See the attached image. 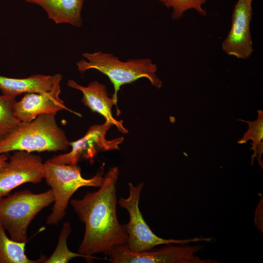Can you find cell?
Here are the masks:
<instances>
[{
	"label": "cell",
	"mask_w": 263,
	"mask_h": 263,
	"mask_svg": "<svg viewBox=\"0 0 263 263\" xmlns=\"http://www.w3.org/2000/svg\"><path fill=\"white\" fill-rule=\"evenodd\" d=\"M55 116L43 114L29 122L20 121L11 132L0 140V154L10 151H58L70 146Z\"/></svg>",
	"instance_id": "7a4b0ae2"
},
{
	"label": "cell",
	"mask_w": 263,
	"mask_h": 263,
	"mask_svg": "<svg viewBox=\"0 0 263 263\" xmlns=\"http://www.w3.org/2000/svg\"><path fill=\"white\" fill-rule=\"evenodd\" d=\"M42 7L48 18L57 24L67 23L80 27L84 0H25Z\"/></svg>",
	"instance_id": "4fadbf2b"
},
{
	"label": "cell",
	"mask_w": 263,
	"mask_h": 263,
	"mask_svg": "<svg viewBox=\"0 0 263 263\" xmlns=\"http://www.w3.org/2000/svg\"><path fill=\"white\" fill-rule=\"evenodd\" d=\"M55 201L50 188L34 193L23 190L0 199V223L13 240L27 243V229L35 216Z\"/></svg>",
	"instance_id": "277c9868"
},
{
	"label": "cell",
	"mask_w": 263,
	"mask_h": 263,
	"mask_svg": "<svg viewBox=\"0 0 263 263\" xmlns=\"http://www.w3.org/2000/svg\"><path fill=\"white\" fill-rule=\"evenodd\" d=\"M41 157L23 150L15 151L0 167V199L21 185L39 183L44 178Z\"/></svg>",
	"instance_id": "ba28073f"
},
{
	"label": "cell",
	"mask_w": 263,
	"mask_h": 263,
	"mask_svg": "<svg viewBox=\"0 0 263 263\" xmlns=\"http://www.w3.org/2000/svg\"><path fill=\"white\" fill-rule=\"evenodd\" d=\"M62 76L59 74L51 90L42 93L25 94L15 105L17 118L22 122L34 120L39 115L48 114L56 115L58 112L67 110L78 116L81 114L67 107L59 98L61 93L60 82Z\"/></svg>",
	"instance_id": "8fae6325"
},
{
	"label": "cell",
	"mask_w": 263,
	"mask_h": 263,
	"mask_svg": "<svg viewBox=\"0 0 263 263\" xmlns=\"http://www.w3.org/2000/svg\"><path fill=\"white\" fill-rule=\"evenodd\" d=\"M68 86L80 91L83 94L82 102L93 112H96L103 116L106 122L116 127L118 131L127 133L128 131L124 127L122 120H117L112 114V109L113 105L117 107V113L120 114L117 105L113 97L108 96L106 86L97 81H94L87 86H81L74 80H69Z\"/></svg>",
	"instance_id": "7c38bea8"
},
{
	"label": "cell",
	"mask_w": 263,
	"mask_h": 263,
	"mask_svg": "<svg viewBox=\"0 0 263 263\" xmlns=\"http://www.w3.org/2000/svg\"><path fill=\"white\" fill-rule=\"evenodd\" d=\"M16 97L0 95V140L13 131L20 121L15 112Z\"/></svg>",
	"instance_id": "ac0fdd59"
},
{
	"label": "cell",
	"mask_w": 263,
	"mask_h": 263,
	"mask_svg": "<svg viewBox=\"0 0 263 263\" xmlns=\"http://www.w3.org/2000/svg\"><path fill=\"white\" fill-rule=\"evenodd\" d=\"M257 112V118L254 121L237 119L238 121L246 123L248 125L247 130L237 143L242 144L246 143L249 140H252L250 150H253V154L251 156V163L253 164L254 159L256 157L260 167L263 169L262 155L263 153V112L262 110H258Z\"/></svg>",
	"instance_id": "2e32d148"
},
{
	"label": "cell",
	"mask_w": 263,
	"mask_h": 263,
	"mask_svg": "<svg viewBox=\"0 0 263 263\" xmlns=\"http://www.w3.org/2000/svg\"><path fill=\"white\" fill-rule=\"evenodd\" d=\"M168 8H172L171 18L174 20L181 19L184 13L190 9L196 11L202 16H206L207 13L203 8L207 0H159Z\"/></svg>",
	"instance_id": "d6986e66"
},
{
	"label": "cell",
	"mask_w": 263,
	"mask_h": 263,
	"mask_svg": "<svg viewBox=\"0 0 263 263\" xmlns=\"http://www.w3.org/2000/svg\"><path fill=\"white\" fill-rule=\"evenodd\" d=\"M72 232L70 224L65 222L63 224L60 231L57 246L49 258H47L45 263H67L72 259L76 257L85 258L87 261L92 260L88 257L71 251L67 245V239Z\"/></svg>",
	"instance_id": "e0dca14e"
},
{
	"label": "cell",
	"mask_w": 263,
	"mask_h": 263,
	"mask_svg": "<svg viewBox=\"0 0 263 263\" xmlns=\"http://www.w3.org/2000/svg\"><path fill=\"white\" fill-rule=\"evenodd\" d=\"M59 75H36L24 78L0 75V90L2 94L14 97L22 94L47 92L53 88Z\"/></svg>",
	"instance_id": "5bb4252c"
},
{
	"label": "cell",
	"mask_w": 263,
	"mask_h": 263,
	"mask_svg": "<svg viewBox=\"0 0 263 263\" xmlns=\"http://www.w3.org/2000/svg\"><path fill=\"white\" fill-rule=\"evenodd\" d=\"M119 174L117 167L112 168L97 191L88 192L82 198L70 202L85 227L77 253L92 261L101 259L94 254L108 256L115 246L128 242L124 225L119 223L117 216L116 185Z\"/></svg>",
	"instance_id": "6da1fadb"
},
{
	"label": "cell",
	"mask_w": 263,
	"mask_h": 263,
	"mask_svg": "<svg viewBox=\"0 0 263 263\" xmlns=\"http://www.w3.org/2000/svg\"><path fill=\"white\" fill-rule=\"evenodd\" d=\"M44 165V178L55 198L52 212L46 219L48 225H56L62 220L71 197L78 188H99L103 182L104 177L99 174L89 179L83 178L77 164H58L46 160Z\"/></svg>",
	"instance_id": "5b68a950"
},
{
	"label": "cell",
	"mask_w": 263,
	"mask_h": 263,
	"mask_svg": "<svg viewBox=\"0 0 263 263\" xmlns=\"http://www.w3.org/2000/svg\"><path fill=\"white\" fill-rule=\"evenodd\" d=\"M253 0H237L232 14L229 32L222 43V50L228 56L241 59L250 57L253 52L250 32Z\"/></svg>",
	"instance_id": "30bf717a"
},
{
	"label": "cell",
	"mask_w": 263,
	"mask_h": 263,
	"mask_svg": "<svg viewBox=\"0 0 263 263\" xmlns=\"http://www.w3.org/2000/svg\"><path fill=\"white\" fill-rule=\"evenodd\" d=\"M8 160V157L6 153L0 154V167L5 165Z\"/></svg>",
	"instance_id": "ffe728a7"
},
{
	"label": "cell",
	"mask_w": 263,
	"mask_h": 263,
	"mask_svg": "<svg viewBox=\"0 0 263 263\" xmlns=\"http://www.w3.org/2000/svg\"><path fill=\"white\" fill-rule=\"evenodd\" d=\"M113 125L106 121L102 124L91 126L86 134L78 140L70 142L71 150L54 156L47 161L58 164H77L81 159L93 158L98 152L119 150V145L124 141L123 137L111 140L106 138L107 131Z\"/></svg>",
	"instance_id": "9c48e42d"
},
{
	"label": "cell",
	"mask_w": 263,
	"mask_h": 263,
	"mask_svg": "<svg viewBox=\"0 0 263 263\" xmlns=\"http://www.w3.org/2000/svg\"><path fill=\"white\" fill-rule=\"evenodd\" d=\"M144 185V183H141L134 186L132 183H129V197L127 198H120L117 202L121 207L127 210L130 215L129 223L124 224V226L128 236L126 245L131 251L140 252L162 244H180L200 241H210V238L166 239L156 235L145 221L139 207L140 194Z\"/></svg>",
	"instance_id": "8992f818"
},
{
	"label": "cell",
	"mask_w": 263,
	"mask_h": 263,
	"mask_svg": "<svg viewBox=\"0 0 263 263\" xmlns=\"http://www.w3.org/2000/svg\"><path fill=\"white\" fill-rule=\"evenodd\" d=\"M26 244L11 239L0 223V263H44L47 258L43 255L36 260L28 258L25 254Z\"/></svg>",
	"instance_id": "9a60e30c"
},
{
	"label": "cell",
	"mask_w": 263,
	"mask_h": 263,
	"mask_svg": "<svg viewBox=\"0 0 263 263\" xmlns=\"http://www.w3.org/2000/svg\"><path fill=\"white\" fill-rule=\"evenodd\" d=\"M83 56L87 59H82L76 63L77 70L83 73L90 69L96 70L107 75L113 85V100L117 105V93L121 87L145 77L156 88L160 89L162 81L156 74L157 65L149 58L120 60L111 53L101 51L93 53H85Z\"/></svg>",
	"instance_id": "3957f363"
},
{
	"label": "cell",
	"mask_w": 263,
	"mask_h": 263,
	"mask_svg": "<svg viewBox=\"0 0 263 263\" xmlns=\"http://www.w3.org/2000/svg\"><path fill=\"white\" fill-rule=\"evenodd\" d=\"M166 244L159 248L140 252L131 251L126 244L115 246L111 251L108 259L112 263H208L210 260H202L196 253L203 246L197 245Z\"/></svg>",
	"instance_id": "52a82bcc"
}]
</instances>
